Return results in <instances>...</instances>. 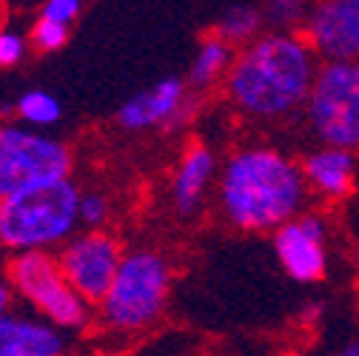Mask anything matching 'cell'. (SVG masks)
<instances>
[{"instance_id":"1","label":"cell","mask_w":359,"mask_h":356,"mask_svg":"<svg viewBox=\"0 0 359 356\" xmlns=\"http://www.w3.org/2000/svg\"><path fill=\"white\" fill-rule=\"evenodd\" d=\"M317 71L320 57L299 32H262L234 55L226 95L251 120H283L305 109Z\"/></svg>"},{"instance_id":"2","label":"cell","mask_w":359,"mask_h":356,"mask_svg":"<svg viewBox=\"0 0 359 356\" xmlns=\"http://www.w3.org/2000/svg\"><path fill=\"white\" fill-rule=\"evenodd\" d=\"M308 186L299 160L285 151L254 143L243 146L222 163L217 200L229 226L251 234L280 231L302 214Z\"/></svg>"},{"instance_id":"3","label":"cell","mask_w":359,"mask_h":356,"mask_svg":"<svg viewBox=\"0 0 359 356\" xmlns=\"http://www.w3.org/2000/svg\"><path fill=\"white\" fill-rule=\"evenodd\" d=\"M80 189L66 180L26 186L0 200V245L12 254L26 251H52L66 245L80 219Z\"/></svg>"},{"instance_id":"4","label":"cell","mask_w":359,"mask_h":356,"mask_svg":"<svg viewBox=\"0 0 359 356\" xmlns=\"http://www.w3.org/2000/svg\"><path fill=\"white\" fill-rule=\"evenodd\" d=\"M171 291V265L163 254L137 248L123 256L117 277L100 302V320L123 334L143 331L160 320Z\"/></svg>"},{"instance_id":"5","label":"cell","mask_w":359,"mask_h":356,"mask_svg":"<svg viewBox=\"0 0 359 356\" xmlns=\"http://www.w3.org/2000/svg\"><path fill=\"white\" fill-rule=\"evenodd\" d=\"M4 274L12 285V294L26 299L43 317V322L55 325L57 331H83L88 320H92L88 305L66 282L57 254L52 251L12 254Z\"/></svg>"},{"instance_id":"6","label":"cell","mask_w":359,"mask_h":356,"mask_svg":"<svg viewBox=\"0 0 359 356\" xmlns=\"http://www.w3.org/2000/svg\"><path fill=\"white\" fill-rule=\"evenodd\" d=\"M305 120L320 146L359 151V63H320Z\"/></svg>"},{"instance_id":"7","label":"cell","mask_w":359,"mask_h":356,"mask_svg":"<svg viewBox=\"0 0 359 356\" xmlns=\"http://www.w3.org/2000/svg\"><path fill=\"white\" fill-rule=\"evenodd\" d=\"M69 174L72 151L66 143L23 125H0V200L26 186L66 180Z\"/></svg>"},{"instance_id":"8","label":"cell","mask_w":359,"mask_h":356,"mask_svg":"<svg viewBox=\"0 0 359 356\" xmlns=\"http://www.w3.org/2000/svg\"><path fill=\"white\" fill-rule=\"evenodd\" d=\"M123 256L120 242L109 231H80L57 251L66 282L86 305H100L106 299Z\"/></svg>"},{"instance_id":"9","label":"cell","mask_w":359,"mask_h":356,"mask_svg":"<svg viewBox=\"0 0 359 356\" xmlns=\"http://www.w3.org/2000/svg\"><path fill=\"white\" fill-rule=\"evenodd\" d=\"M299 34L323 63H359V0L313 4Z\"/></svg>"},{"instance_id":"10","label":"cell","mask_w":359,"mask_h":356,"mask_svg":"<svg viewBox=\"0 0 359 356\" xmlns=\"http://www.w3.org/2000/svg\"><path fill=\"white\" fill-rule=\"evenodd\" d=\"M274 254L297 282H317L328 271V226L320 214L302 211L274 231Z\"/></svg>"},{"instance_id":"11","label":"cell","mask_w":359,"mask_h":356,"mask_svg":"<svg viewBox=\"0 0 359 356\" xmlns=\"http://www.w3.org/2000/svg\"><path fill=\"white\" fill-rule=\"evenodd\" d=\"M189 114V85L180 77H163L146 92L128 97L117 109V123L126 131H146L154 125L174 128Z\"/></svg>"},{"instance_id":"12","label":"cell","mask_w":359,"mask_h":356,"mask_svg":"<svg viewBox=\"0 0 359 356\" xmlns=\"http://www.w3.org/2000/svg\"><path fill=\"white\" fill-rule=\"evenodd\" d=\"M217 180V157L205 143H191L174 168L171 177V203L177 214L191 217L205 203L211 183Z\"/></svg>"},{"instance_id":"13","label":"cell","mask_w":359,"mask_h":356,"mask_svg":"<svg viewBox=\"0 0 359 356\" xmlns=\"http://www.w3.org/2000/svg\"><path fill=\"white\" fill-rule=\"evenodd\" d=\"M308 191L325 200H345L356 183V157L342 149L317 146L299 160Z\"/></svg>"},{"instance_id":"14","label":"cell","mask_w":359,"mask_h":356,"mask_svg":"<svg viewBox=\"0 0 359 356\" xmlns=\"http://www.w3.org/2000/svg\"><path fill=\"white\" fill-rule=\"evenodd\" d=\"M0 356H66V336L43 320L0 317Z\"/></svg>"},{"instance_id":"15","label":"cell","mask_w":359,"mask_h":356,"mask_svg":"<svg viewBox=\"0 0 359 356\" xmlns=\"http://www.w3.org/2000/svg\"><path fill=\"white\" fill-rule=\"evenodd\" d=\"M234 46H229L226 40H219L217 34H208L203 37V43L194 52V60L189 66V77H186V85L191 88H208L214 85L219 77H226L231 63H234Z\"/></svg>"},{"instance_id":"16","label":"cell","mask_w":359,"mask_h":356,"mask_svg":"<svg viewBox=\"0 0 359 356\" xmlns=\"http://www.w3.org/2000/svg\"><path fill=\"white\" fill-rule=\"evenodd\" d=\"M265 18H262V6L254 4H237V6H226L214 26V34L219 40H226L229 46H248L262 34Z\"/></svg>"},{"instance_id":"17","label":"cell","mask_w":359,"mask_h":356,"mask_svg":"<svg viewBox=\"0 0 359 356\" xmlns=\"http://www.w3.org/2000/svg\"><path fill=\"white\" fill-rule=\"evenodd\" d=\"M18 114L29 123V125H37V128H46V125H55L63 114L60 103L55 95L43 92V88H34V92H23L18 97Z\"/></svg>"},{"instance_id":"18","label":"cell","mask_w":359,"mask_h":356,"mask_svg":"<svg viewBox=\"0 0 359 356\" xmlns=\"http://www.w3.org/2000/svg\"><path fill=\"white\" fill-rule=\"evenodd\" d=\"M308 9L311 6L297 4V0H271V4L262 6V18L268 26H271V32H291V26L302 29Z\"/></svg>"},{"instance_id":"19","label":"cell","mask_w":359,"mask_h":356,"mask_svg":"<svg viewBox=\"0 0 359 356\" xmlns=\"http://www.w3.org/2000/svg\"><path fill=\"white\" fill-rule=\"evenodd\" d=\"M111 214V203L106 194L100 191H86L80 194V205H77V219L80 226H86V231H103V222Z\"/></svg>"},{"instance_id":"20","label":"cell","mask_w":359,"mask_h":356,"mask_svg":"<svg viewBox=\"0 0 359 356\" xmlns=\"http://www.w3.org/2000/svg\"><path fill=\"white\" fill-rule=\"evenodd\" d=\"M69 29L72 26H63V23H55V20H46V18H37L32 32H29V43L40 52H57L69 43Z\"/></svg>"},{"instance_id":"21","label":"cell","mask_w":359,"mask_h":356,"mask_svg":"<svg viewBox=\"0 0 359 356\" xmlns=\"http://www.w3.org/2000/svg\"><path fill=\"white\" fill-rule=\"evenodd\" d=\"M26 43L18 29H0V69H12L26 57Z\"/></svg>"},{"instance_id":"22","label":"cell","mask_w":359,"mask_h":356,"mask_svg":"<svg viewBox=\"0 0 359 356\" xmlns=\"http://www.w3.org/2000/svg\"><path fill=\"white\" fill-rule=\"evenodd\" d=\"M83 12V4L80 0H49V4H43L40 9V18L46 20H55V23H63V26H72Z\"/></svg>"},{"instance_id":"23","label":"cell","mask_w":359,"mask_h":356,"mask_svg":"<svg viewBox=\"0 0 359 356\" xmlns=\"http://www.w3.org/2000/svg\"><path fill=\"white\" fill-rule=\"evenodd\" d=\"M12 285H9V280H6V274L0 271V317H6L9 314V308H12Z\"/></svg>"},{"instance_id":"24","label":"cell","mask_w":359,"mask_h":356,"mask_svg":"<svg viewBox=\"0 0 359 356\" xmlns=\"http://www.w3.org/2000/svg\"><path fill=\"white\" fill-rule=\"evenodd\" d=\"M334 356H359V339L348 342V345H345V348H339Z\"/></svg>"}]
</instances>
